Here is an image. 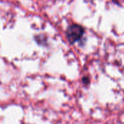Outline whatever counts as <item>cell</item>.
<instances>
[{
  "label": "cell",
  "instance_id": "7a4b0ae2",
  "mask_svg": "<svg viewBox=\"0 0 124 124\" xmlns=\"http://www.w3.org/2000/svg\"><path fill=\"white\" fill-rule=\"evenodd\" d=\"M82 82L84 84H89L90 83V79L89 77H84L82 78Z\"/></svg>",
  "mask_w": 124,
  "mask_h": 124
},
{
  "label": "cell",
  "instance_id": "6da1fadb",
  "mask_svg": "<svg viewBox=\"0 0 124 124\" xmlns=\"http://www.w3.org/2000/svg\"><path fill=\"white\" fill-rule=\"evenodd\" d=\"M84 33V28L78 24L70 25L66 31V36L68 41L70 44H74L75 42L80 40L82 38Z\"/></svg>",
  "mask_w": 124,
  "mask_h": 124
}]
</instances>
